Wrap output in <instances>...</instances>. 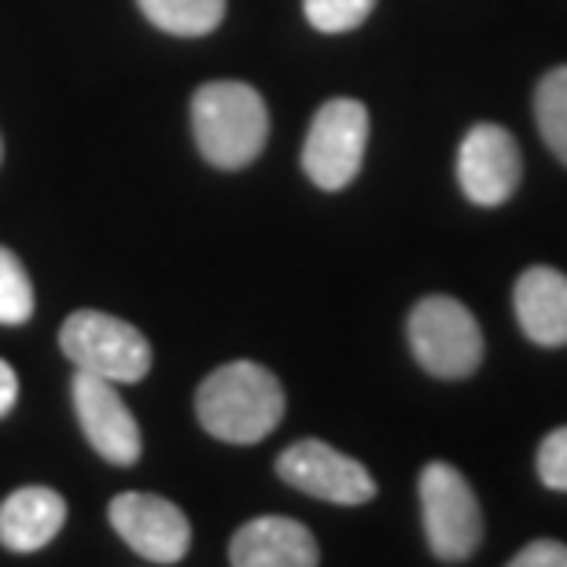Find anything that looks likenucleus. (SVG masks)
Masks as SVG:
<instances>
[{"label": "nucleus", "instance_id": "9d476101", "mask_svg": "<svg viewBox=\"0 0 567 567\" xmlns=\"http://www.w3.org/2000/svg\"><path fill=\"white\" fill-rule=\"evenodd\" d=\"M74 394V413L82 424L89 446L111 464H137L144 450V435L137 416L130 413V405L122 402L111 380H100L93 372H78L71 383Z\"/></svg>", "mask_w": 567, "mask_h": 567}, {"label": "nucleus", "instance_id": "2eb2a0df", "mask_svg": "<svg viewBox=\"0 0 567 567\" xmlns=\"http://www.w3.org/2000/svg\"><path fill=\"white\" fill-rule=\"evenodd\" d=\"M535 122L546 147L567 166V66H557L538 82Z\"/></svg>", "mask_w": 567, "mask_h": 567}, {"label": "nucleus", "instance_id": "412c9836", "mask_svg": "<svg viewBox=\"0 0 567 567\" xmlns=\"http://www.w3.org/2000/svg\"><path fill=\"white\" fill-rule=\"evenodd\" d=\"M0 158H4V144H0Z\"/></svg>", "mask_w": 567, "mask_h": 567}, {"label": "nucleus", "instance_id": "9b49d317", "mask_svg": "<svg viewBox=\"0 0 567 567\" xmlns=\"http://www.w3.org/2000/svg\"><path fill=\"white\" fill-rule=\"evenodd\" d=\"M229 560L236 567H313L321 564V549L299 519L258 516L233 535Z\"/></svg>", "mask_w": 567, "mask_h": 567}, {"label": "nucleus", "instance_id": "0eeeda50", "mask_svg": "<svg viewBox=\"0 0 567 567\" xmlns=\"http://www.w3.org/2000/svg\"><path fill=\"white\" fill-rule=\"evenodd\" d=\"M277 475L299 494L332 505H365L377 497V480L369 468L321 439H302L277 457Z\"/></svg>", "mask_w": 567, "mask_h": 567}, {"label": "nucleus", "instance_id": "aec40b11", "mask_svg": "<svg viewBox=\"0 0 567 567\" xmlns=\"http://www.w3.org/2000/svg\"><path fill=\"white\" fill-rule=\"evenodd\" d=\"M16 402H19V377H16V369L0 358V421L16 410Z\"/></svg>", "mask_w": 567, "mask_h": 567}, {"label": "nucleus", "instance_id": "f3484780", "mask_svg": "<svg viewBox=\"0 0 567 567\" xmlns=\"http://www.w3.org/2000/svg\"><path fill=\"white\" fill-rule=\"evenodd\" d=\"M377 0H302L306 22L321 33H347L358 30L372 16Z\"/></svg>", "mask_w": 567, "mask_h": 567}, {"label": "nucleus", "instance_id": "39448f33", "mask_svg": "<svg viewBox=\"0 0 567 567\" xmlns=\"http://www.w3.org/2000/svg\"><path fill=\"white\" fill-rule=\"evenodd\" d=\"M424 538L435 560L464 564L483 542V508L472 483L446 461H431L421 472Z\"/></svg>", "mask_w": 567, "mask_h": 567}, {"label": "nucleus", "instance_id": "a211bd4d", "mask_svg": "<svg viewBox=\"0 0 567 567\" xmlns=\"http://www.w3.org/2000/svg\"><path fill=\"white\" fill-rule=\"evenodd\" d=\"M535 464H538L542 486H549V491H557V494H567V427L549 431V435L542 439Z\"/></svg>", "mask_w": 567, "mask_h": 567}, {"label": "nucleus", "instance_id": "20e7f679", "mask_svg": "<svg viewBox=\"0 0 567 567\" xmlns=\"http://www.w3.org/2000/svg\"><path fill=\"white\" fill-rule=\"evenodd\" d=\"M410 347L421 369L439 380H464L483 365V328L450 295H427L413 306Z\"/></svg>", "mask_w": 567, "mask_h": 567}, {"label": "nucleus", "instance_id": "f257e3e1", "mask_svg": "<svg viewBox=\"0 0 567 567\" xmlns=\"http://www.w3.org/2000/svg\"><path fill=\"white\" fill-rule=\"evenodd\" d=\"M196 416L207 435L251 446L284 421V388L258 361H229L199 383Z\"/></svg>", "mask_w": 567, "mask_h": 567}, {"label": "nucleus", "instance_id": "6ab92c4d", "mask_svg": "<svg viewBox=\"0 0 567 567\" xmlns=\"http://www.w3.org/2000/svg\"><path fill=\"white\" fill-rule=\"evenodd\" d=\"M513 567H567V546L553 538H538L516 553Z\"/></svg>", "mask_w": 567, "mask_h": 567}, {"label": "nucleus", "instance_id": "423d86ee", "mask_svg": "<svg viewBox=\"0 0 567 567\" xmlns=\"http://www.w3.org/2000/svg\"><path fill=\"white\" fill-rule=\"evenodd\" d=\"M369 144V111L361 100H328L313 115L302 144V169L317 188L339 192L361 174Z\"/></svg>", "mask_w": 567, "mask_h": 567}, {"label": "nucleus", "instance_id": "6e6552de", "mask_svg": "<svg viewBox=\"0 0 567 567\" xmlns=\"http://www.w3.org/2000/svg\"><path fill=\"white\" fill-rule=\"evenodd\" d=\"M524 181V155L505 126L480 122L464 133L457 152V185L475 207H502Z\"/></svg>", "mask_w": 567, "mask_h": 567}, {"label": "nucleus", "instance_id": "1a4fd4ad", "mask_svg": "<svg viewBox=\"0 0 567 567\" xmlns=\"http://www.w3.org/2000/svg\"><path fill=\"white\" fill-rule=\"evenodd\" d=\"M118 538L147 564H181L192 542V524L174 502L158 494L126 491L107 505Z\"/></svg>", "mask_w": 567, "mask_h": 567}, {"label": "nucleus", "instance_id": "4468645a", "mask_svg": "<svg viewBox=\"0 0 567 567\" xmlns=\"http://www.w3.org/2000/svg\"><path fill=\"white\" fill-rule=\"evenodd\" d=\"M147 22L174 38H203L225 19V0H137Z\"/></svg>", "mask_w": 567, "mask_h": 567}, {"label": "nucleus", "instance_id": "f03ea898", "mask_svg": "<svg viewBox=\"0 0 567 567\" xmlns=\"http://www.w3.org/2000/svg\"><path fill=\"white\" fill-rule=\"evenodd\" d=\"M192 133L210 166L244 169L269 141V107L247 82H210L192 96Z\"/></svg>", "mask_w": 567, "mask_h": 567}, {"label": "nucleus", "instance_id": "f8f14e48", "mask_svg": "<svg viewBox=\"0 0 567 567\" xmlns=\"http://www.w3.org/2000/svg\"><path fill=\"white\" fill-rule=\"evenodd\" d=\"M513 310L538 347H567V277L553 266H530L513 288Z\"/></svg>", "mask_w": 567, "mask_h": 567}, {"label": "nucleus", "instance_id": "dca6fc26", "mask_svg": "<svg viewBox=\"0 0 567 567\" xmlns=\"http://www.w3.org/2000/svg\"><path fill=\"white\" fill-rule=\"evenodd\" d=\"M33 317V284L8 247H0V324H27Z\"/></svg>", "mask_w": 567, "mask_h": 567}, {"label": "nucleus", "instance_id": "7ed1b4c3", "mask_svg": "<svg viewBox=\"0 0 567 567\" xmlns=\"http://www.w3.org/2000/svg\"><path fill=\"white\" fill-rule=\"evenodd\" d=\"M60 347L78 372H93L111 383H137L152 369V343L141 328L100 310H78L66 317Z\"/></svg>", "mask_w": 567, "mask_h": 567}, {"label": "nucleus", "instance_id": "ddd939ff", "mask_svg": "<svg viewBox=\"0 0 567 567\" xmlns=\"http://www.w3.org/2000/svg\"><path fill=\"white\" fill-rule=\"evenodd\" d=\"M66 502L49 486H22L0 505V546L11 553H38L63 530Z\"/></svg>", "mask_w": 567, "mask_h": 567}]
</instances>
